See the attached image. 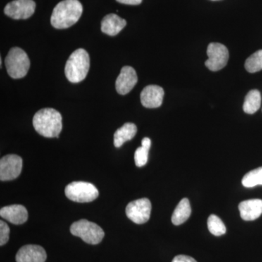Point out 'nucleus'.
<instances>
[{"label":"nucleus","mask_w":262,"mask_h":262,"mask_svg":"<svg viewBox=\"0 0 262 262\" xmlns=\"http://www.w3.org/2000/svg\"><path fill=\"white\" fill-rule=\"evenodd\" d=\"M82 5L78 0H63L55 7L51 22L54 28H70L78 21L82 14Z\"/></svg>","instance_id":"1"},{"label":"nucleus","mask_w":262,"mask_h":262,"mask_svg":"<svg viewBox=\"0 0 262 262\" xmlns=\"http://www.w3.org/2000/svg\"><path fill=\"white\" fill-rule=\"evenodd\" d=\"M34 129L46 138H58L62 130V116L54 108H46L39 110L33 118Z\"/></svg>","instance_id":"2"},{"label":"nucleus","mask_w":262,"mask_h":262,"mask_svg":"<svg viewBox=\"0 0 262 262\" xmlns=\"http://www.w3.org/2000/svg\"><path fill=\"white\" fill-rule=\"evenodd\" d=\"M90 69V57L85 50L80 48L72 53L67 61L65 75L69 81L77 83L85 79Z\"/></svg>","instance_id":"3"},{"label":"nucleus","mask_w":262,"mask_h":262,"mask_svg":"<svg viewBox=\"0 0 262 262\" xmlns=\"http://www.w3.org/2000/svg\"><path fill=\"white\" fill-rule=\"evenodd\" d=\"M8 75L13 79L23 78L28 73L30 61L26 52L20 48L10 49L5 60Z\"/></svg>","instance_id":"4"},{"label":"nucleus","mask_w":262,"mask_h":262,"mask_svg":"<svg viewBox=\"0 0 262 262\" xmlns=\"http://www.w3.org/2000/svg\"><path fill=\"white\" fill-rule=\"evenodd\" d=\"M70 232L73 235L80 237L86 244L91 245L100 244L105 234L101 227L86 220L77 221L72 224Z\"/></svg>","instance_id":"5"},{"label":"nucleus","mask_w":262,"mask_h":262,"mask_svg":"<svg viewBox=\"0 0 262 262\" xmlns=\"http://www.w3.org/2000/svg\"><path fill=\"white\" fill-rule=\"evenodd\" d=\"M65 194L70 201L84 203L95 201L99 195V192L91 183L74 182L67 186Z\"/></svg>","instance_id":"6"},{"label":"nucleus","mask_w":262,"mask_h":262,"mask_svg":"<svg viewBox=\"0 0 262 262\" xmlns=\"http://www.w3.org/2000/svg\"><path fill=\"white\" fill-rule=\"evenodd\" d=\"M207 55L208 59L205 64L208 70L217 72L222 70L227 64L229 56L228 49L221 43H210L207 49Z\"/></svg>","instance_id":"7"},{"label":"nucleus","mask_w":262,"mask_h":262,"mask_svg":"<svg viewBox=\"0 0 262 262\" xmlns=\"http://www.w3.org/2000/svg\"><path fill=\"white\" fill-rule=\"evenodd\" d=\"M151 204L147 198H141L130 202L126 207V215L129 220L138 225H142L149 221Z\"/></svg>","instance_id":"8"},{"label":"nucleus","mask_w":262,"mask_h":262,"mask_svg":"<svg viewBox=\"0 0 262 262\" xmlns=\"http://www.w3.org/2000/svg\"><path fill=\"white\" fill-rule=\"evenodd\" d=\"M23 160L16 155H8L0 160V180L11 181L21 173Z\"/></svg>","instance_id":"9"},{"label":"nucleus","mask_w":262,"mask_h":262,"mask_svg":"<svg viewBox=\"0 0 262 262\" xmlns=\"http://www.w3.org/2000/svg\"><path fill=\"white\" fill-rule=\"evenodd\" d=\"M36 3L33 0H14L5 6V14L19 20L30 18L35 11Z\"/></svg>","instance_id":"10"},{"label":"nucleus","mask_w":262,"mask_h":262,"mask_svg":"<svg viewBox=\"0 0 262 262\" xmlns=\"http://www.w3.org/2000/svg\"><path fill=\"white\" fill-rule=\"evenodd\" d=\"M137 82L138 77L135 70L128 66L124 67L115 83L117 93L120 95L128 94L135 87Z\"/></svg>","instance_id":"11"},{"label":"nucleus","mask_w":262,"mask_h":262,"mask_svg":"<svg viewBox=\"0 0 262 262\" xmlns=\"http://www.w3.org/2000/svg\"><path fill=\"white\" fill-rule=\"evenodd\" d=\"M47 258L46 250L37 245H27L17 253V262H45Z\"/></svg>","instance_id":"12"},{"label":"nucleus","mask_w":262,"mask_h":262,"mask_svg":"<svg viewBox=\"0 0 262 262\" xmlns=\"http://www.w3.org/2000/svg\"><path fill=\"white\" fill-rule=\"evenodd\" d=\"M164 90L158 85H148L141 94V102L146 108L160 107L163 103Z\"/></svg>","instance_id":"13"},{"label":"nucleus","mask_w":262,"mask_h":262,"mask_svg":"<svg viewBox=\"0 0 262 262\" xmlns=\"http://www.w3.org/2000/svg\"><path fill=\"white\" fill-rule=\"evenodd\" d=\"M0 216L14 225H22L28 220V211L21 205H11L1 208Z\"/></svg>","instance_id":"14"},{"label":"nucleus","mask_w":262,"mask_h":262,"mask_svg":"<svg viewBox=\"0 0 262 262\" xmlns=\"http://www.w3.org/2000/svg\"><path fill=\"white\" fill-rule=\"evenodd\" d=\"M238 208L243 220H256L262 214V201L260 199H252L243 201L239 203Z\"/></svg>","instance_id":"15"},{"label":"nucleus","mask_w":262,"mask_h":262,"mask_svg":"<svg viewBox=\"0 0 262 262\" xmlns=\"http://www.w3.org/2000/svg\"><path fill=\"white\" fill-rule=\"evenodd\" d=\"M127 22L116 14L106 15L101 21V32L110 36H115L125 28Z\"/></svg>","instance_id":"16"},{"label":"nucleus","mask_w":262,"mask_h":262,"mask_svg":"<svg viewBox=\"0 0 262 262\" xmlns=\"http://www.w3.org/2000/svg\"><path fill=\"white\" fill-rule=\"evenodd\" d=\"M137 133V127L135 124L127 122L120 128L117 129L114 135V144L115 147L119 148L124 143L130 141Z\"/></svg>","instance_id":"17"},{"label":"nucleus","mask_w":262,"mask_h":262,"mask_svg":"<svg viewBox=\"0 0 262 262\" xmlns=\"http://www.w3.org/2000/svg\"><path fill=\"white\" fill-rule=\"evenodd\" d=\"M191 213L192 210L189 200L183 198L174 210L171 218L172 223L176 226L182 225L189 218Z\"/></svg>","instance_id":"18"},{"label":"nucleus","mask_w":262,"mask_h":262,"mask_svg":"<svg viewBox=\"0 0 262 262\" xmlns=\"http://www.w3.org/2000/svg\"><path fill=\"white\" fill-rule=\"evenodd\" d=\"M261 94L258 90H251L245 98L244 110L245 113L252 115L259 110L261 106Z\"/></svg>","instance_id":"19"},{"label":"nucleus","mask_w":262,"mask_h":262,"mask_svg":"<svg viewBox=\"0 0 262 262\" xmlns=\"http://www.w3.org/2000/svg\"><path fill=\"white\" fill-rule=\"evenodd\" d=\"M245 187L251 188L262 185V167L248 172L242 179Z\"/></svg>","instance_id":"20"},{"label":"nucleus","mask_w":262,"mask_h":262,"mask_svg":"<svg viewBox=\"0 0 262 262\" xmlns=\"http://www.w3.org/2000/svg\"><path fill=\"white\" fill-rule=\"evenodd\" d=\"M245 68L250 73H255L262 70V50L255 52L248 57L245 63Z\"/></svg>","instance_id":"21"},{"label":"nucleus","mask_w":262,"mask_h":262,"mask_svg":"<svg viewBox=\"0 0 262 262\" xmlns=\"http://www.w3.org/2000/svg\"><path fill=\"white\" fill-rule=\"evenodd\" d=\"M208 227L210 232L215 236L223 235L227 232L226 226L220 217L214 214L210 215L208 220Z\"/></svg>","instance_id":"22"},{"label":"nucleus","mask_w":262,"mask_h":262,"mask_svg":"<svg viewBox=\"0 0 262 262\" xmlns=\"http://www.w3.org/2000/svg\"><path fill=\"white\" fill-rule=\"evenodd\" d=\"M148 155H149V149L143 147L142 146L138 148L134 155L136 166L139 168L144 166L148 161Z\"/></svg>","instance_id":"23"},{"label":"nucleus","mask_w":262,"mask_h":262,"mask_svg":"<svg viewBox=\"0 0 262 262\" xmlns=\"http://www.w3.org/2000/svg\"><path fill=\"white\" fill-rule=\"evenodd\" d=\"M10 228L3 221H0V246H3L9 241Z\"/></svg>","instance_id":"24"},{"label":"nucleus","mask_w":262,"mask_h":262,"mask_svg":"<svg viewBox=\"0 0 262 262\" xmlns=\"http://www.w3.org/2000/svg\"><path fill=\"white\" fill-rule=\"evenodd\" d=\"M172 262H198L194 258L186 255H179L175 256Z\"/></svg>","instance_id":"25"},{"label":"nucleus","mask_w":262,"mask_h":262,"mask_svg":"<svg viewBox=\"0 0 262 262\" xmlns=\"http://www.w3.org/2000/svg\"><path fill=\"white\" fill-rule=\"evenodd\" d=\"M117 1L122 4L137 5L141 4L142 0H117Z\"/></svg>","instance_id":"26"},{"label":"nucleus","mask_w":262,"mask_h":262,"mask_svg":"<svg viewBox=\"0 0 262 262\" xmlns=\"http://www.w3.org/2000/svg\"><path fill=\"white\" fill-rule=\"evenodd\" d=\"M151 140H150L149 138H144V139H142V141H141V146L149 150L150 147H151Z\"/></svg>","instance_id":"27"},{"label":"nucleus","mask_w":262,"mask_h":262,"mask_svg":"<svg viewBox=\"0 0 262 262\" xmlns=\"http://www.w3.org/2000/svg\"><path fill=\"white\" fill-rule=\"evenodd\" d=\"M213 1H215V0H213Z\"/></svg>","instance_id":"28"}]
</instances>
